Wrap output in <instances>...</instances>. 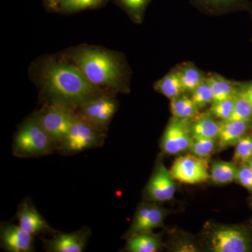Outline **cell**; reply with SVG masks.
<instances>
[{
    "mask_svg": "<svg viewBox=\"0 0 252 252\" xmlns=\"http://www.w3.org/2000/svg\"><path fill=\"white\" fill-rule=\"evenodd\" d=\"M38 68V82L48 101L60 102L74 110L110 93L91 83L67 60H44Z\"/></svg>",
    "mask_w": 252,
    "mask_h": 252,
    "instance_id": "obj_1",
    "label": "cell"
},
{
    "mask_svg": "<svg viewBox=\"0 0 252 252\" xmlns=\"http://www.w3.org/2000/svg\"><path fill=\"white\" fill-rule=\"evenodd\" d=\"M67 60L97 87L109 92L121 91L124 88V67L119 56L113 51L80 46L69 52Z\"/></svg>",
    "mask_w": 252,
    "mask_h": 252,
    "instance_id": "obj_2",
    "label": "cell"
},
{
    "mask_svg": "<svg viewBox=\"0 0 252 252\" xmlns=\"http://www.w3.org/2000/svg\"><path fill=\"white\" fill-rule=\"evenodd\" d=\"M56 147L35 114L23 123L15 135L13 153L21 158L39 157L51 154Z\"/></svg>",
    "mask_w": 252,
    "mask_h": 252,
    "instance_id": "obj_3",
    "label": "cell"
},
{
    "mask_svg": "<svg viewBox=\"0 0 252 252\" xmlns=\"http://www.w3.org/2000/svg\"><path fill=\"white\" fill-rule=\"evenodd\" d=\"M36 114L41 126L59 148L70 130L75 117V110L60 102L48 101Z\"/></svg>",
    "mask_w": 252,
    "mask_h": 252,
    "instance_id": "obj_4",
    "label": "cell"
},
{
    "mask_svg": "<svg viewBox=\"0 0 252 252\" xmlns=\"http://www.w3.org/2000/svg\"><path fill=\"white\" fill-rule=\"evenodd\" d=\"M104 132L97 130L76 112L67 137L58 149L63 154L72 155L100 147L104 143Z\"/></svg>",
    "mask_w": 252,
    "mask_h": 252,
    "instance_id": "obj_5",
    "label": "cell"
},
{
    "mask_svg": "<svg viewBox=\"0 0 252 252\" xmlns=\"http://www.w3.org/2000/svg\"><path fill=\"white\" fill-rule=\"evenodd\" d=\"M117 109V102L109 93L81 106L75 112L97 130L105 132Z\"/></svg>",
    "mask_w": 252,
    "mask_h": 252,
    "instance_id": "obj_6",
    "label": "cell"
},
{
    "mask_svg": "<svg viewBox=\"0 0 252 252\" xmlns=\"http://www.w3.org/2000/svg\"><path fill=\"white\" fill-rule=\"evenodd\" d=\"M170 172L176 180L187 185L203 183L210 178L207 158L194 154L177 158Z\"/></svg>",
    "mask_w": 252,
    "mask_h": 252,
    "instance_id": "obj_7",
    "label": "cell"
},
{
    "mask_svg": "<svg viewBox=\"0 0 252 252\" xmlns=\"http://www.w3.org/2000/svg\"><path fill=\"white\" fill-rule=\"evenodd\" d=\"M189 119L174 117L162 136L161 147L165 154L177 155L190 149L193 142Z\"/></svg>",
    "mask_w": 252,
    "mask_h": 252,
    "instance_id": "obj_8",
    "label": "cell"
},
{
    "mask_svg": "<svg viewBox=\"0 0 252 252\" xmlns=\"http://www.w3.org/2000/svg\"><path fill=\"white\" fill-rule=\"evenodd\" d=\"M175 179L163 164H158L146 188L147 200L165 202L172 200L176 190Z\"/></svg>",
    "mask_w": 252,
    "mask_h": 252,
    "instance_id": "obj_9",
    "label": "cell"
},
{
    "mask_svg": "<svg viewBox=\"0 0 252 252\" xmlns=\"http://www.w3.org/2000/svg\"><path fill=\"white\" fill-rule=\"evenodd\" d=\"M211 249L215 252H246L250 250V239L243 230L233 227H222L213 232Z\"/></svg>",
    "mask_w": 252,
    "mask_h": 252,
    "instance_id": "obj_10",
    "label": "cell"
},
{
    "mask_svg": "<svg viewBox=\"0 0 252 252\" xmlns=\"http://www.w3.org/2000/svg\"><path fill=\"white\" fill-rule=\"evenodd\" d=\"M165 211L157 204L143 203L136 212L133 221L127 235L151 233L155 228L163 225Z\"/></svg>",
    "mask_w": 252,
    "mask_h": 252,
    "instance_id": "obj_11",
    "label": "cell"
},
{
    "mask_svg": "<svg viewBox=\"0 0 252 252\" xmlns=\"http://www.w3.org/2000/svg\"><path fill=\"white\" fill-rule=\"evenodd\" d=\"M1 244L10 252H31L34 250L33 235L25 231L19 225L4 223L1 225Z\"/></svg>",
    "mask_w": 252,
    "mask_h": 252,
    "instance_id": "obj_12",
    "label": "cell"
},
{
    "mask_svg": "<svg viewBox=\"0 0 252 252\" xmlns=\"http://www.w3.org/2000/svg\"><path fill=\"white\" fill-rule=\"evenodd\" d=\"M90 232L82 229L74 233H59L46 242V250L51 252H81L85 250Z\"/></svg>",
    "mask_w": 252,
    "mask_h": 252,
    "instance_id": "obj_13",
    "label": "cell"
},
{
    "mask_svg": "<svg viewBox=\"0 0 252 252\" xmlns=\"http://www.w3.org/2000/svg\"><path fill=\"white\" fill-rule=\"evenodd\" d=\"M16 218L19 226L33 236L51 230V227L44 217L38 212L35 207L27 201L20 205Z\"/></svg>",
    "mask_w": 252,
    "mask_h": 252,
    "instance_id": "obj_14",
    "label": "cell"
},
{
    "mask_svg": "<svg viewBox=\"0 0 252 252\" xmlns=\"http://www.w3.org/2000/svg\"><path fill=\"white\" fill-rule=\"evenodd\" d=\"M252 125L251 121L222 122L217 140L220 149H224L238 142Z\"/></svg>",
    "mask_w": 252,
    "mask_h": 252,
    "instance_id": "obj_15",
    "label": "cell"
},
{
    "mask_svg": "<svg viewBox=\"0 0 252 252\" xmlns=\"http://www.w3.org/2000/svg\"><path fill=\"white\" fill-rule=\"evenodd\" d=\"M160 240L151 233L131 235L127 240L126 251L130 252H157L160 250Z\"/></svg>",
    "mask_w": 252,
    "mask_h": 252,
    "instance_id": "obj_16",
    "label": "cell"
},
{
    "mask_svg": "<svg viewBox=\"0 0 252 252\" xmlns=\"http://www.w3.org/2000/svg\"><path fill=\"white\" fill-rule=\"evenodd\" d=\"M220 130V124L212 119L210 115L197 117L190 125L193 139H217Z\"/></svg>",
    "mask_w": 252,
    "mask_h": 252,
    "instance_id": "obj_17",
    "label": "cell"
},
{
    "mask_svg": "<svg viewBox=\"0 0 252 252\" xmlns=\"http://www.w3.org/2000/svg\"><path fill=\"white\" fill-rule=\"evenodd\" d=\"M154 89L170 99L185 92L179 70L170 72L162 79H159L154 85Z\"/></svg>",
    "mask_w": 252,
    "mask_h": 252,
    "instance_id": "obj_18",
    "label": "cell"
},
{
    "mask_svg": "<svg viewBox=\"0 0 252 252\" xmlns=\"http://www.w3.org/2000/svg\"><path fill=\"white\" fill-rule=\"evenodd\" d=\"M238 167L233 162L217 161L212 164L210 179L218 185L231 183L236 180Z\"/></svg>",
    "mask_w": 252,
    "mask_h": 252,
    "instance_id": "obj_19",
    "label": "cell"
},
{
    "mask_svg": "<svg viewBox=\"0 0 252 252\" xmlns=\"http://www.w3.org/2000/svg\"><path fill=\"white\" fill-rule=\"evenodd\" d=\"M213 94V102L217 103L224 99L234 97L238 94V88L230 81L219 75L208 78Z\"/></svg>",
    "mask_w": 252,
    "mask_h": 252,
    "instance_id": "obj_20",
    "label": "cell"
},
{
    "mask_svg": "<svg viewBox=\"0 0 252 252\" xmlns=\"http://www.w3.org/2000/svg\"><path fill=\"white\" fill-rule=\"evenodd\" d=\"M171 112L173 117L180 119L190 120L198 114V107L191 97L180 94L171 99L170 103Z\"/></svg>",
    "mask_w": 252,
    "mask_h": 252,
    "instance_id": "obj_21",
    "label": "cell"
},
{
    "mask_svg": "<svg viewBox=\"0 0 252 252\" xmlns=\"http://www.w3.org/2000/svg\"><path fill=\"white\" fill-rule=\"evenodd\" d=\"M110 0H61L60 12L73 14L85 10L98 9L105 6Z\"/></svg>",
    "mask_w": 252,
    "mask_h": 252,
    "instance_id": "obj_22",
    "label": "cell"
},
{
    "mask_svg": "<svg viewBox=\"0 0 252 252\" xmlns=\"http://www.w3.org/2000/svg\"><path fill=\"white\" fill-rule=\"evenodd\" d=\"M152 0H114L135 22L140 23L144 12Z\"/></svg>",
    "mask_w": 252,
    "mask_h": 252,
    "instance_id": "obj_23",
    "label": "cell"
},
{
    "mask_svg": "<svg viewBox=\"0 0 252 252\" xmlns=\"http://www.w3.org/2000/svg\"><path fill=\"white\" fill-rule=\"evenodd\" d=\"M179 72L185 92H193L205 79L201 72L194 66H185Z\"/></svg>",
    "mask_w": 252,
    "mask_h": 252,
    "instance_id": "obj_24",
    "label": "cell"
},
{
    "mask_svg": "<svg viewBox=\"0 0 252 252\" xmlns=\"http://www.w3.org/2000/svg\"><path fill=\"white\" fill-rule=\"evenodd\" d=\"M252 119V105L248 99L237 94L234 109L229 119L223 122L232 121H251Z\"/></svg>",
    "mask_w": 252,
    "mask_h": 252,
    "instance_id": "obj_25",
    "label": "cell"
},
{
    "mask_svg": "<svg viewBox=\"0 0 252 252\" xmlns=\"http://www.w3.org/2000/svg\"><path fill=\"white\" fill-rule=\"evenodd\" d=\"M191 99L199 109L213 102V94L208 79H204L192 92Z\"/></svg>",
    "mask_w": 252,
    "mask_h": 252,
    "instance_id": "obj_26",
    "label": "cell"
},
{
    "mask_svg": "<svg viewBox=\"0 0 252 252\" xmlns=\"http://www.w3.org/2000/svg\"><path fill=\"white\" fill-rule=\"evenodd\" d=\"M217 144H218L217 139H193L190 150L192 154L197 157L208 158L216 149Z\"/></svg>",
    "mask_w": 252,
    "mask_h": 252,
    "instance_id": "obj_27",
    "label": "cell"
},
{
    "mask_svg": "<svg viewBox=\"0 0 252 252\" xmlns=\"http://www.w3.org/2000/svg\"><path fill=\"white\" fill-rule=\"evenodd\" d=\"M251 158H252V137L243 136L235 144L233 160L234 162L246 163Z\"/></svg>",
    "mask_w": 252,
    "mask_h": 252,
    "instance_id": "obj_28",
    "label": "cell"
},
{
    "mask_svg": "<svg viewBox=\"0 0 252 252\" xmlns=\"http://www.w3.org/2000/svg\"><path fill=\"white\" fill-rule=\"evenodd\" d=\"M236 96L212 104V107L210 109V115L222 119L223 121L228 120L234 109Z\"/></svg>",
    "mask_w": 252,
    "mask_h": 252,
    "instance_id": "obj_29",
    "label": "cell"
},
{
    "mask_svg": "<svg viewBox=\"0 0 252 252\" xmlns=\"http://www.w3.org/2000/svg\"><path fill=\"white\" fill-rule=\"evenodd\" d=\"M205 8L215 10L236 9L243 6L247 0H193Z\"/></svg>",
    "mask_w": 252,
    "mask_h": 252,
    "instance_id": "obj_30",
    "label": "cell"
},
{
    "mask_svg": "<svg viewBox=\"0 0 252 252\" xmlns=\"http://www.w3.org/2000/svg\"><path fill=\"white\" fill-rule=\"evenodd\" d=\"M236 181L252 192V172L246 163H241V165L238 167Z\"/></svg>",
    "mask_w": 252,
    "mask_h": 252,
    "instance_id": "obj_31",
    "label": "cell"
},
{
    "mask_svg": "<svg viewBox=\"0 0 252 252\" xmlns=\"http://www.w3.org/2000/svg\"><path fill=\"white\" fill-rule=\"evenodd\" d=\"M238 94L248 99L252 105V82L238 88Z\"/></svg>",
    "mask_w": 252,
    "mask_h": 252,
    "instance_id": "obj_32",
    "label": "cell"
},
{
    "mask_svg": "<svg viewBox=\"0 0 252 252\" xmlns=\"http://www.w3.org/2000/svg\"><path fill=\"white\" fill-rule=\"evenodd\" d=\"M44 4L48 11H59L61 0H43Z\"/></svg>",
    "mask_w": 252,
    "mask_h": 252,
    "instance_id": "obj_33",
    "label": "cell"
},
{
    "mask_svg": "<svg viewBox=\"0 0 252 252\" xmlns=\"http://www.w3.org/2000/svg\"><path fill=\"white\" fill-rule=\"evenodd\" d=\"M246 164L248 165V167H250V170H251L252 172V158L249 160L248 161L246 162Z\"/></svg>",
    "mask_w": 252,
    "mask_h": 252,
    "instance_id": "obj_34",
    "label": "cell"
}]
</instances>
